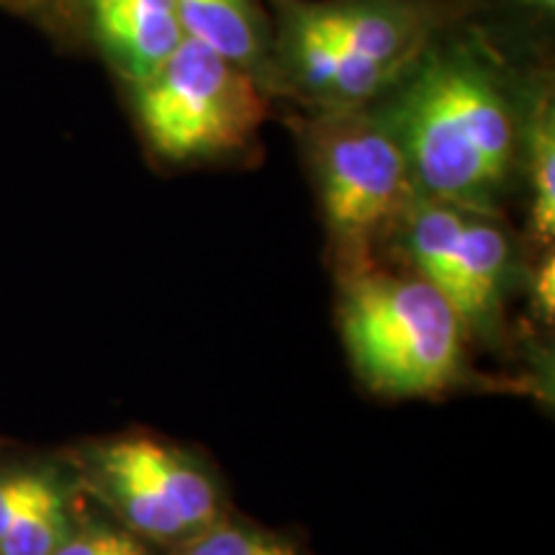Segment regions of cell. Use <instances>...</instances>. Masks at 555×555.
Instances as JSON below:
<instances>
[{"mask_svg": "<svg viewBox=\"0 0 555 555\" xmlns=\"http://www.w3.org/2000/svg\"><path fill=\"white\" fill-rule=\"evenodd\" d=\"M275 95L309 111L386 99L448 26L453 0H268Z\"/></svg>", "mask_w": 555, "mask_h": 555, "instance_id": "2", "label": "cell"}, {"mask_svg": "<svg viewBox=\"0 0 555 555\" xmlns=\"http://www.w3.org/2000/svg\"><path fill=\"white\" fill-rule=\"evenodd\" d=\"M54 474L41 468H5L0 470V538L21 515L26 504L44 489Z\"/></svg>", "mask_w": 555, "mask_h": 555, "instance_id": "14", "label": "cell"}, {"mask_svg": "<svg viewBox=\"0 0 555 555\" xmlns=\"http://www.w3.org/2000/svg\"><path fill=\"white\" fill-rule=\"evenodd\" d=\"M52 555H150L147 545L121 525L82 522L73 525Z\"/></svg>", "mask_w": 555, "mask_h": 555, "instance_id": "13", "label": "cell"}, {"mask_svg": "<svg viewBox=\"0 0 555 555\" xmlns=\"http://www.w3.org/2000/svg\"><path fill=\"white\" fill-rule=\"evenodd\" d=\"M301 150L314 178L319 206L352 270L367 268V253L414 198L406 155L373 103L350 111H309L301 124Z\"/></svg>", "mask_w": 555, "mask_h": 555, "instance_id": "4", "label": "cell"}, {"mask_svg": "<svg viewBox=\"0 0 555 555\" xmlns=\"http://www.w3.org/2000/svg\"><path fill=\"white\" fill-rule=\"evenodd\" d=\"M532 296H535V307L543 319L551 322L555 311V260L553 253H547V258L540 260L535 270V278H532Z\"/></svg>", "mask_w": 555, "mask_h": 555, "instance_id": "15", "label": "cell"}, {"mask_svg": "<svg viewBox=\"0 0 555 555\" xmlns=\"http://www.w3.org/2000/svg\"><path fill=\"white\" fill-rule=\"evenodd\" d=\"M129 90L144 142L172 165L237 155L258 139L273 101L258 80L189 39Z\"/></svg>", "mask_w": 555, "mask_h": 555, "instance_id": "5", "label": "cell"}, {"mask_svg": "<svg viewBox=\"0 0 555 555\" xmlns=\"http://www.w3.org/2000/svg\"><path fill=\"white\" fill-rule=\"evenodd\" d=\"M397 224L414 275L448 298L463 327H494L515 266L499 214L414 196Z\"/></svg>", "mask_w": 555, "mask_h": 555, "instance_id": "7", "label": "cell"}, {"mask_svg": "<svg viewBox=\"0 0 555 555\" xmlns=\"http://www.w3.org/2000/svg\"><path fill=\"white\" fill-rule=\"evenodd\" d=\"M183 37L258 80L275 99L273 29L258 0H176Z\"/></svg>", "mask_w": 555, "mask_h": 555, "instance_id": "9", "label": "cell"}, {"mask_svg": "<svg viewBox=\"0 0 555 555\" xmlns=\"http://www.w3.org/2000/svg\"><path fill=\"white\" fill-rule=\"evenodd\" d=\"M73 525L65 483L52 476L0 538V555H52Z\"/></svg>", "mask_w": 555, "mask_h": 555, "instance_id": "11", "label": "cell"}, {"mask_svg": "<svg viewBox=\"0 0 555 555\" xmlns=\"http://www.w3.org/2000/svg\"><path fill=\"white\" fill-rule=\"evenodd\" d=\"M176 555H298L283 540L242 525L214 522L183 540Z\"/></svg>", "mask_w": 555, "mask_h": 555, "instance_id": "12", "label": "cell"}, {"mask_svg": "<svg viewBox=\"0 0 555 555\" xmlns=\"http://www.w3.org/2000/svg\"><path fill=\"white\" fill-rule=\"evenodd\" d=\"M86 489L142 540L183 543L219 522V491L191 457L150 437L88 446L78 453Z\"/></svg>", "mask_w": 555, "mask_h": 555, "instance_id": "6", "label": "cell"}, {"mask_svg": "<svg viewBox=\"0 0 555 555\" xmlns=\"http://www.w3.org/2000/svg\"><path fill=\"white\" fill-rule=\"evenodd\" d=\"M547 78L527 90L519 176L530 189V234L540 247L555 237V103Z\"/></svg>", "mask_w": 555, "mask_h": 555, "instance_id": "10", "label": "cell"}, {"mask_svg": "<svg viewBox=\"0 0 555 555\" xmlns=\"http://www.w3.org/2000/svg\"><path fill=\"white\" fill-rule=\"evenodd\" d=\"M93 50L127 86L147 80L168 62L183 29L176 0H73Z\"/></svg>", "mask_w": 555, "mask_h": 555, "instance_id": "8", "label": "cell"}, {"mask_svg": "<svg viewBox=\"0 0 555 555\" xmlns=\"http://www.w3.org/2000/svg\"><path fill=\"white\" fill-rule=\"evenodd\" d=\"M512 3L527 13H535L540 18H551L555 11V0H512Z\"/></svg>", "mask_w": 555, "mask_h": 555, "instance_id": "16", "label": "cell"}, {"mask_svg": "<svg viewBox=\"0 0 555 555\" xmlns=\"http://www.w3.org/2000/svg\"><path fill=\"white\" fill-rule=\"evenodd\" d=\"M339 330L358 376L380 393L425 397L461 371L466 327L448 298L414 273L371 266L347 273Z\"/></svg>", "mask_w": 555, "mask_h": 555, "instance_id": "3", "label": "cell"}, {"mask_svg": "<svg viewBox=\"0 0 555 555\" xmlns=\"http://www.w3.org/2000/svg\"><path fill=\"white\" fill-rule=\"evenodd\" d=\"M527 90L491 41L448 26L378 101L414 196L499 214L519 178Z\"/></svg>", "mask_w": 555, "mask_h": 555, "instance_id": "1", "label": "cell"}]
</instances>
